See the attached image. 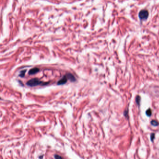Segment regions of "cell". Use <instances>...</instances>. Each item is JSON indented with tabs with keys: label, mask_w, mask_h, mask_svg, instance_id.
<instances>
[{
	"label": "cell",
	"mask_w": 159,
	"mask_h": 159,
	"mask_svg": "<svg viewBox=\"0 0 159 159\" xmlns=\"http://www.w3.org/2000/svg\"><path fill=\"white\" fill-rule=\"evenodd\" d=\"M27 85L30 87H35L40 85H45V83L41 81L37 78H34L27 82Z\"/></svg>",
	"instance_id": "1"
},
{
	"label": "cell",
	"mask_w": 159,
	"mask_h": 159,
	"mask_svg": "<svg viewBox=\"0 0 159 159\" xmlns=\"http://www.w3.org/2000/svg\"><path fill=\"white\" fill-rule=\"evenodd\" d=\"M148 16H149V13L147 10H141L139 14V19L141 20L147 19Z\"/></svg>",
	"instance_id": "2"
},
{
	"label": "cell",
	"mask_w": 159,
	"mask_h": 159,
	"mask_svg": "<svg viewBox=\"0 0 159 159\" xmlns=\"http://www.w3.org/2000/svg\"><path fill=\"white\" fill-rule=\"evenodd\" d=\"M68 80V78L67 77L66 75L63 76L62 78H61L59 81L57 82V85H61L64 84H65Z\"/></svg>",
	"instance_id": "3"
},
{
	"label": "cell",
	"mask_w": 159,
	"mask_h": 159,
	"mask_svg": "<svg viewBox=\"0 0 159 159\" xmlns=\"http://www.w3.org/2000/svg\"><path fill=\"white\" fill-rule=\"evenodd\" d=\"M39 69L37 68H32L29 71V74L30 75H35L39 71Z\"/></svg>",
	"instance_id": "4"
},
{
	"label": "cell",
	"mask_w": 159,
	"mask_h": 159,
	"mask_svg": "<svg viewBox=\"0 0 159 159\" xmlns=\"http://www.w3.org/2000/svg\"><path fill=\"white\" fill-rule=\"evenodd\" d=\"M66 75L68 78V80H70V81H76V79L72 74L68 73V74H67Z\"/></svg>",
	"instance_id": "5"
},
{
	"label": "cell",
	"mask_w": 159,
	"mask_h": 159,
	"mask_svg": "<svg viewBox=\"0 0 159 159\" xmlns=\"http://www.w3.org/2000/svg\"><path fill=\"white\" fill-rule=\"evenodd\" d=\"M151 123L152 126H157L159 125V122L155 120H152L151 122Z\"/></svg>",
	"instance_id": "6"
},
{
	"label": "cell",
	"mask_w": 159,
	"mask_h": 159,
	"mask_svg": "<svg viewBox=\"0 0 159 159\" xmlns=\"http://www.w3.org/2000/svg\"><path fill=\"white\" fill-rule=\"evenodd\" d=\"M26 71V69H24V70H22V71H21L20 72V74H19V76L21 77H23L24 76V75H25Z\"/></svg>",
	"instance_id": "7"
},
{
	"label": "cell",
	"mask_w": 159,
	"mask_h": 159,
	"mask_svg": "<svg viewBox=\"0 0 159 159\" xmlns=\"http://www.w3.org/2000/svg\"><path fill=\"white\" fill-rule=\"evenodd\" d=\"M146 114L148 116H150L152 115V110L151 109H148L146 111Z\"/></svg>",
	"instance_id": "8"
},
{
	"label": "cell",
	"mask_w": 159,
	"mask_h": 159,
	"mask_svg": "<svg viewBox=\"0 0 159 159\" xmlns=\"http://www.w3.org/2000/svg\"><path fill=\"white\" fill-rule=\"evenodd\" d=\"M140 97H139V95H138V96L136 97V103H137L138 105H139V102H140Z\"/></svg>",
	"instance_id": "9"
},
{
	"label": "cell",
	"mask_w": 159,
	"mask_h": 159,
	"mask_svg": "<svg viewBox=\"0 0 159 159\" xmlns=\"http://www.w3.org/2000/svg\"><path fill=\"white\" fill-rule=\"evenodd\" d=\"M54 158L55 159H63L62 157L61 156H60L58 154H55L54 155Z\"/></svg>",
	"instance_id": "10"
},
{
	"label": "cell",
	"mask_w": 159,
	"mask_h": 159,
	"mask_svg": "<svg viewBox=\"0 0 159 159\" xmlns=\"http://www.w3.org/2000/svg\"><path fill=\"white\" fill-rule=\"evenodd\" d=\"M154 137H155V135H154V134L153 133H152V134H151V140L152 141L153 140H154Z\"/></svg>",
	"instance_id": "11"
}]
</instances>
